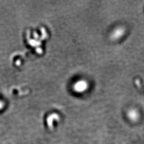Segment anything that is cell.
<instances>
[{"label": "cell", "mask_w": 144, "mask_h": 144, "mask_svg": "<svg viewBox=\"0 0 144 144\" xmlns=\"http://www.w3.org/2000/svg\"><path fill=\"white\" fill-rule=\"evenodd\" d=\"M88 88V84L85 81H80L74 86V89L77 92H83Z\"/></svg>", "instance_id": "obj_1"}, {"label": "cell", "mask_w": 144, "mask_h": 144, "mask_svg": "<svg viewBox=\"0 0 144 144\" xmlns=\"http://www.w3.org/2000/svg\"><path fill=\"white\" fill-rule=\"evenodd\" d=\"M123 34V29L121 28H119L116 29L114 31L113 34V37L114 38L117 39L119 37H121Z\"/></svg>", "instance_id": "obj_2"}]
</instances>
